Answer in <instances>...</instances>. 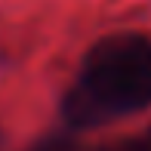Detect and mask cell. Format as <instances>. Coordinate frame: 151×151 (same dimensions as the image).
I'll return each mask as SVG.
<instances>
[{
  "label": "cell",
  "mask_w": 151,
  "mask_h": 151,
  "mask_svg": "<svg viewBox=\"0 0 151 151\" xmlns=\"http://www.w3.org/2000/svg\"><path fill=\"white\" fill-rule=\"evenodd\" d=\"M96 151H151V129L145 136H133V139H120V142H111V145H102Z\"/></svg>",
  "instance_id": "cell-3"
},
{
  "label": "cell",
  "mask_w": 151,
  "mask_h": 151,
  "mask_svg": "<svg viewBox=\"0 0 151 151\" xmlns=\"http://www.w3.org/2000/svg\"><path fill=\"white\" fill-rule=\"evenodd\" d=\"M151 105V37L117 31L96 40L62 96V123L71 133L102 129Z\"/></svg>",
  "instance_id": "cell-1"
},
{
  "label": "cell",
  "mask_w": 151,
  "mask_h": 151,
  "mask_svg": "<svg viewBox=\"0 0 151 151\" xmlns=\"http://www.w3.org/2000/svg\"><path fill=\"white\" fill-rule=\"evenodd\" d=\"M25 151H83V148H80V142H77V133L59 129V133H50V136H43V139H37Z\"/></svg>",
  "instance_id": "cell-2"
}]
</instances>
